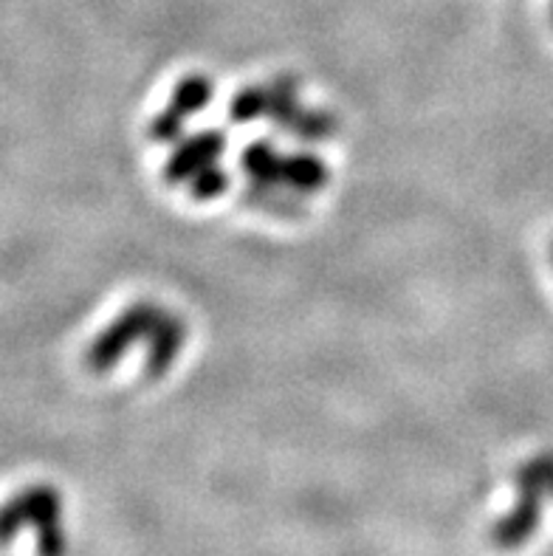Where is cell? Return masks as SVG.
<instances>
[{
	"mask_svg": "<svg viewBox=\"0 0 553 556\" xmlns=\"http://www.w3.org/2000/svg\"><path fill=\"white\" fill-rule=\"evenodd\" d=\"M63 501L51 486H32L0 508V543H9L21 529L37 531V554L65 556Z\"/></svg>",
	"mask_w": 553,
	"mask_h": 556,
	"instance_id": "1",
	"label": "cell"
},
{
	"mask_svg": "<svg viewBox=\"0 0 553 556\" xmlns=\"http://www.w3.org/2000/svg\"><path fill=\"white\" fill-rule=\"evenodd\" d=\"M517 506L491 529V543L503 551L519 548V545H526L528 540L537 534L542 520V506H545L548 492L537 483V478H533L531 472H526V469H519L517 472Z\"/></svg>",
	"mask_w": 553,
	"mask_h": 556,
	"instance_id": "2",
	"label": "cell"
},
{
	"mask_svg": "<svg viewBox=\"0 0 553 556\" xmlns=\"http://www.w3.org/2000/svg\"><path fill=\"white\" fill-rule=\"evenodd\" d=\"M159 314H162V308H153V305H136V308L125 311L105 333H99L88 356H85V365L91 367L93 374L111 370L120 362L122 353L134 345V339H139L141 333L153 328Z\"/></svg>",
	"mask_w": 553,
	"mask_h": 556,
	"instance_id": "3",
	"label": "cell"
},
{
	"mask_svg": "<svg viewBox=\"0 0 553 556\" xmlns=\"http://www.w3.org/2000/svg\"><path fill=\"white\" fill-rule=\"evenodd\" d=\"M226 150V139L217 130H206L201 136H192L176 150V155L169 159L167 176L169 181H187L196 178L201 169L212 167L215 159Z\"/></svg>",
	"mask_w": 553,
	"mask_h": 556,
	"instance_id": "4",
	"label": "cell"
},
{
	"mask_svg": "<svg viewBox=\"0 0 553 556\" xmlns=\"http://www.w3.org/2000/svg\"><path fill=\"white\" fill-rule=\"evenodd\" d=\"M328 181V167L316 155L300 153L282 164V184L297 192H319Z\"/></svg>",
	"mask_w": 553,
	"mask_h": 556,
	"instance_id": "5",
	"label": "cell"
},
{
	"mask_svg": "<svg viewBox=\"0 0 553 556\" xmlns=\"http://www.w3.org/2000/svg\"><path fill=\"white\" fill-rule=\"evenodd\" d=\"M282 164H286V159L272 144H252L243 153V169L257 190H268L277 181H282Z\"/></svg>",
	"mask_w": 553,
	"mask_h": 556,
	"instance_id": "6",
	"label": "cell"
},
{
	"mask_svg": "<svg viewBox=\"0 0 553 556\" xmlns=\"http://www.w3.org/2000/svg\"><path fill=\"white\" fill-rule=\"evenodd\" d=\"M212 102V83L206 77H187L173 93V105L189 119V113H198Z\"/></svg>",
	"mask_w": 553,
	"mask_h": 556,
	"instance_id": "7",
	"label": "cell"
},
{
	"mask_svg": "<svg viewBox=\"0 0 553 556\" xmlns=\"http://www.w3.org/2000/svg\"><path fill=\"white\" fill-rule=\"evenodd\" d=\"M260 116H268V88L266 91H260V88L243 91L231 102V119L235 122H254Z\"/></svg>",
	"mask_w": 553,
	"mask_h": 556,
	"instance_id": "8",
	"label": "cell"
},
{
	"mask_svg": "<svg viewBox=\"0 0 553 556\" xmlns=\"http://www.w3.org/2000/svg\"><path fill=\"white\" fill-rule=\"evenodd\" d=\"M226 173H221V169L212 164V167L201 169L196 178H192V195L196 198H215L221 195V192L226 190Z\"/></svg>",
	"mask_w": 553,
	"mask_h": 556,
	"instance_id": "9",
	"label": "cell"
},
{
	"mask_svg": "<svg viewBox=\"0 0 553 556\" xmlns=\"http://www.w3.org/2000/svg\"><path fill=\"white\" fill-rule=\"evenodd\" d=\"M184 122H187L184 113H178L176 108H167V111L153 122V136L159 141H176L178 136L184 134Z\"/></svg>",
	"mask_w": 553,
	"mask_h": 556,
	"instance_id": "10",
	"label": "cell"
},
{
	"mask_svg": "<svg viewBox=\"0 0 553 556\" xmlns=\"http://www.w3.org/2000/svg\"><path fill=\"white\" fill-rule=\"evenodd\" d=\"M523 469H526V472H531L533 478H537V483H540V486L553 497V452L537 455V458L528 460Z\"/></svg>",
	"mask_w": 553,
	"mask_h": 556,
	"instance_id": "11",
	"label": "cell"
}]
</instances>
